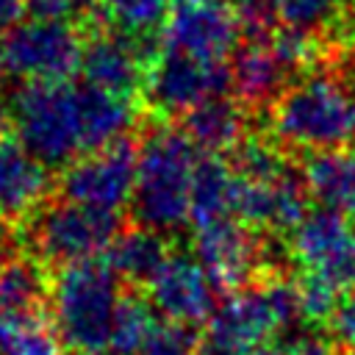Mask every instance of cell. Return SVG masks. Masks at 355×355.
Listing matches in <instances>:
<instances>
[{
    "label": "cell",
    "mask_w": 355,
    "mask_h": 355,
    "mask_svg": "<svg viewBox=\"0 0 355 355\" xmlns=\"http://www.w3.org/2000/svg\"><path fill=\"white\" fill-rule=\"evenodd\" d=\"M8 116L17 141L39 164L64 169L86 153L128 139L139 108L133 97L108 94L69 78L22 83L8 103Z\"/></svg>",
    "instance_id": "cell-1"
},
{
    "label": "cell",
    "mask_w": 355,
    "mask_h": 355,
    "mask_svg": "<svg viewBox=\"0 0 355 355\" xmlns=\"http://www.w3.org/2000/svg\"><path fill=\"white\" fill-rule=\"evenodd\" d=\"M197 147L183 128L158 125L136 150L133 216L158 233H175L189 222Z\"/></svg>",
    "instance_id": "cell-2"
},
{
    "label": "cell",
    "mask_w": 355,
    "mask_h": 355,
    "mask_svg": "<svg viewBox=\"0 0 355 355\" xmlns=\"http://www.w3.org/2000/svg\"><path fill=\"white\" fill-rule=\"evenodd\" d=\"M272 136L294 150L355 147V92L327 72L288 83L272 100Z\"/></svg>",
    "instance_id": "cell-3"
},
{
    "label": "cell",
    "mask_w": 355,
    "mask_h": 355,
    "mask_svg": "<svg viewBox=\"0 0 355 355\" xmlns=\"http://www.w3.org/2000/svg\"><path fill=\"white\" fill-rule=\"evenodd\" d=\"M302 319L297 283L266 280L233 291L211 319L197 341V355H250L272 336L297 327Z\"/></svg>",
    "instance_id": "cell-4"
},
{
    "label": "cell",
    "mask_w": 355,
    "mask_h": 355,
    "mask_svg": "<svg viewBox=\"0 0 355 355\" xmlns=\"http://www.w3.org/2000/svg\"><path fill=\"white\" fill-rule=\"evenodd\" d=\"M50 319L64 341L75 352H103L108 347L111 322L119 294V277L105 261L89 258L67 263L50 283Z\"/></svg>",
    "instance_id": "cell-5"
},
{
    "label": "cell",
    "mask_w": 355,
    "mask_h": 355,
    "mask_svg": "<svg viewBox=\"0 0 355 355\" xmlns=\"http://www.w3.org/2000/svg\"><path fill=\"white\" fill-rule=\"evenodd\" d=\"M83 36L67 19L25 17L0 42L3 72L22 83L69 80L80 69Z\"/></svg>",
    "instance_id": "cell-6"
},
{
    "label": "cell",
    "mask_w": 355,
    "mask_h": 355,
    "mask_svg": "<svg viewBox=\"0 0 355 355\" xmlns=\"http://www.w3.org/2000/svg\"><path fill=\"white\" fill-rule=\"evenodd\" d=\"M119 230V214L61 197L33 219V250L39 261L67 266L105 252Z\"/></svg>",
    "instance_id": "cell-7"
},
{
    "label": "cell",
    "mask_w": 355,
    "mask_h": 355,
    "mask_svg": "<svg viewBox=\"0 0 355 355\" xmlns=\"http://www.w3.org/2000/svg\"><path fill=\"white\" fill-rule=\"evenodd\" d=\"M227 89H230V64L158 47L155 58L147 67L141 92L158 114L178 116V114H189L191 108H197L211 97L225 94Z\"/></svg>",
    "instance_id": "cell-8"
},
{
    "label": "cell",
    "mask_w": 355,
    "mask_h": 355,
    "mask_svg": "<svg viewBox=\"0 0 355 355\" xmlns=\"http://www.w3.org/2000/svg\"><path fill=\"white\" fill-rule=\"evenodd\" d=\"M288 252L305 275L330 283L338 291L355 286V225L352 219L319 208L308 211L291 230Z\"/></svg>",
    "instance_id": "cell-9"
},
{
    "label": "cell",
    "mask_w": 355,
    "mask_h": 355,
    "mask_svg": "<svg viewBox=\"0 0 355 355\" xmlns=\"http://www.w3.org/2000/svg\"><path fill=\"white\" fill-rule=\"evenodd\" d=\"M136 150L128 139L86 153L64 166L58 191L64 200L119 214L133 200Z\"/></svg>",
    "instance_id": "cell-10"
},
{
    "label": "cell",
    "mask_w": 355,
    "mask_h": 355,
    "mask_svg": "<svg viewBox=\"0 0 355 355\" xmlns=\"http://www.w3.org/2000/svg\"><path fill=\"white\" fill-rule=\"evenodd\" d=\"M194 230V258L205 266L219 291L233 294L255 280L266 261V250L255 227L227 216Z\"/></svg>",
    "instance_id": "cell-11"
},
{
    "label": "cell",
    "mask_w": 355,
    "mask_h": 355,
    "mask_svg": "<svg viewBox=\"0 0 355 355\" xmlns=\"http://www.w3.org/2000/svg\"><path fill=\"white\" fill-rule=\"evenodd\" d=\"M161 42L158 39H133L125 33H94L83 44L80 55V75L83 83L119 94L133 97L144 89L147 67L155 58Z\"/></svg>",
    "instance_id": "cell-12"
},
{
    "label": "cell",
    "mask_w": 355,
    "mask_h": 355,
    "mask_svg": "<svg viewBox=\"0 0 355 355\" xmlns=\"http://www.w3.org/2000/svg\"><path fill=\"white\" fill-rule=\"evenodd\" d=\"M150 305L164 313L169 322L200 324L208 322L216 311V283L205 272V266L189 252H169L164 266L147 283Z\"/></svg>",
    "instance_id": "cell-13"
},
{
    "label": "cell",
    "mask_w": 355,
    "mask_h": 355,
    "mask_svg": "<svg viewBox=\"0 0 355 355\" xmlns=\"http://www.w3.org/2000/svg\"><path fill=\"white\" fill-rule=\"evenodd\" d=\"M241 31L233 17V8H225L219 0L180 3L172 17H166L158 42L164 50H178L200 58L225 61L239 47Z\"/></svg>",
    "instance_id": "cell-14"
},
{
    "label": "cell",
    "mask_w": 355,
    "mask_h": 355,
    "mask_svg": "<svg viewBox=\"0 0 355 355\" xmlns=\"http://www.w3.org/2000/svg\"><path fill=\"white\" fill-rule=\"evenodd\" d=\"M308 197L311 194L305 189V180L286 166L283 172L263 180L239 178L233 214L250 227L294 230L308 214Z\"/></svg>",
    "instance_id": "cell-15"
},
{
    "label": "cell",
    "mask_w": 355,
    "mask_h": 355,
    "mask_svg": "<svg viewBox=\"0 0 355 355\" xmlns=\"http://www.w3.org/2000/svg\"><path fill=\"white\" fill-rule=\"evenodd\" d=\"M50 191L47 166L17 139L0 136V225L33 214Z\"/></svg>",
    "instance_id": "cell-16"
},
{
    "label": "cell",
    "mask_w": 355,
    "mask_h": 355,
    "mask_svg": "<svg viewBox=\"0 0 355 355\" xmlns=\"http://www.w3.org/2000/svg\"><path fill=\"white\" fill-rule=\"evenodd\" d=\"M288 67L280 61L272 39H252L241 42L233 50L230 61V89L236 92L239 103L244 105H263L272 103L288 83Z\"/></svg>",
    "instance_id": "cell-17"
},
{
    "label": "cell",
    "mask_w": 355,
    "mask_h": 355,
    "mask_svg": "<svg viewBox=\"0 0 355 355\" xmlns=\"http://www.w3.org/2000/svg\"><path fill=\"white\" fill-rule=\"evenodd\" d=\"M302 180L322 208L355 219V147L311 153L305 158Z\"/></svg>",
    "instance_id": "cell-18"
},
{
    "label": "cell",
    "mask_w": 355,
    "mask_h": 355,
    "mask_svg": "<svg viewBox=\"0 0 355 355\" xmlns=\"http://www.w3.org/2000/svg\"><path fill=\"white\" fill-rule=\"evenodd\" d=\"M183 130L194 141V147L208 155L233 153V147L247 136L244 103L230 100L225 94L211 97L183 114Z\"/></svg>",
    "instance_id": "cell-19"
},
{
    "label": "cell",
    "mask_w": 355,
    "mask_h": 355,
    "mask_svg": "<svg viewBox=\"0 0 355 355\" xmlns=\"http://www.w3.org/2000/svg\"><path fill=\"white\" fill-rule=\"evenodd\" d=\"M236 186L239 175L222 155H200L194 166V180H191V208H189V222L194 227L236 216Z\"/></svg>",
    "instance_id": "cell-20"
},
{
    "label": "cell",
    "mask_w": 355,
    "mask_h": 355,
    "mask_svg": "<svg viewBox=\"0 0 355 355\" xmlns=\"http://www.w3.org/2000/svg\"><path fill=\"white\" fill-rule=\"evenodd\" d=\"M105 255H108L105 263L114 269L119 280L130 286H141V283L147 286L169 258V247L164 233L139 225L130 230H119L111 247L105 250Z\"/></svg>",
    "instance_id": "cell-21"
},
{
    "label": "cell",
    "mask_w": 355,
    "mask_h": 355,
    "mask_svg": "<svg viewBox=\"0 0 355 355\" xmlns=\"http://www.w3.org/2000/svg\"><path fill=\"white\" fill-rule=\"evenodd\" d=\"M47 297H50V280L39 258L6 255L0 261V311L3 313L42 311V302Z\"/></svg>",
    "instance_id": "cell-22"
},
{
    "label": "cell",
    "mask_w": 355,
    "mask_h": 355,
    "mask_svg": "<svg viewBox=\"0 0 355 355\" xmlns=\"http://www.w3.org/2000/svg\"><path fill=\"white\" fill-rule=\"evenodd\" d=\"M61 336L44 311L3 313L0 355H61Z\"/></svg>",
    "instance_id": "cell-23"
},
{
    "label": "cell",
    "mask_w": 355,
    "mask_h": 355,
    "mask_svg": "<svg viewBox=\"0 0 355 355\" xmlns=\"http://www.w3.org/2000/svg\"><path fill=\"white\" fill-rule=\"evenodd\" d=\"M100 17L108 19L116 33L133 39H153L166 22L169 0H97Z\"/></svg>",
    "instance_id": "cell-24"
},
{
    "label": "cell",
    "mask_w": 355,
    "mask_h": 355,
    "mask_svg": "<svg viewBox=\"0 0 355 355\" xmlns=\"http://www.w3.org/2000/svg\"><path fill=\"white\" fill-rule=\"evenodd\" d=\"M153 311L155 308L139 294H128L119 300L111 322V336H108V347L114 355H136L141 349V344L158 324Z\"/></svg>",
    "instance_id": "cell-25"
},
{
    "label": "cell",
    "mask_w": 355,
    "mask_h": 355,
    "mask_svg": "<svg viewBox=\"0 0 355 355\" xmlns=\"http://www.w3.org/2000/svg\"><path fill=\"white\" fill-rule=\"evenodd\" d=\"M280 25L302 28L319 33L322 28H336L347 14V0H277Z\"/></svg>",
    "instance_id": "cell-26"
},
{
    "label": "cell",
    "mask_w": 355,
    "mask_h": 355,
    "mask_svg": "<svg viewBox=\"0 0 355 355\" xmlns=\"http://www.w3.org/2000/svg\"><path fill=\"white\" fill-rule=\"evenodd\" d=\"M233 172L239 178H247V180H263V178H272L277 172L286 169V161L277 150L275 141H266V139H252V136H244L236 147H233V161H230Z\"/></svg>",
    "instance_id": "cell-27"
},
{
    "label": "cell",
    "mask_w": 355,
    "mask_h": 355,
    "mask_svg": "<svg viewBox=\"0 0 355 355\" xmlns=\"http://www.w3.org/2000/svg\"><path fill=\"white\" fill-rule=\"evenodd\" d=\"M297 283V297H300V313H302V319L305 322H311V324H322V322H327V319H333V313H336V308H338V288H333L330 283H324V280H319V277H313V275H300V280H294Z\"/></svg>",
    "instance_id": "cell-28"
},
{
    "label": "cell",
    "mask_w": 355,
    "mask_h": 355,
    "mask_svg": "<svg viewBox=\"0 0 355 355\" xmlns=\"http://www.w3.org/2000/svg\"><path fill=\"white\" fill-rule=\"evenodd\" d=\"M233 17L239 22L241 39H272V33L280 25V8L277 0H236Z\"/></svg>",
    "instance_id": "cell-29"
},
{
    "label": "cell",
    "mask_w": 355,
    "mask_h": 355,
    "mask_svg": "<svg viewBox=\"0 0 355 355\" xmlns=\"http://www.w3.org/2000/svg\"><path fill=\"white\" fill-rule=\"evenodd\" d=\"M272 47L277 50V55L288 67V72L311 67L316 61V55H319L316 33L302 31V28H288V25H283V28H277L272 33Z\"/></svg>",
    "instance_id": "cell-30"
},
{
    "label": "cell",
    "mask_w": 355,
    "mask_h": 355,
    "mask_svg": "<svg viewBox=\"0 0 355 355\" xmlns=\"http://www.w3.org/2000/svg\"><path fill=\"white\" fill-rule=\"evenodd\" d=\"M197 336L191 324L158 322L136 355H197Z\"/></svg>",
    "instance_id": "cell-31"
},
{
    "label": "cell",
    "mask_w": 355,
    "mask_h": 355,
    "mask_svg": "<svg viewBox=\"0 0 355 355\" xmlns=\"http://www.w3.org/2000/svg\"><path fill=\"white\" fill-rule=\"evenodd\" d=\"M330 324H333V333H336L338 344H341L349 355H355V286H352V288L347 291V297L338 302V308H336Z\"/></svg>",
    "instance_id": "cell-32"
},
{
    "label": "cell",
    "mask_w": 355,
    "mask_h": 355,
    "mask_svg": "<svg viewBox=\"0 0 355 355\" xmlns=\"http://www.w3.org/2000/svg\"><path fill=\"white\" fill-rule=\"evenodd\" d=\"M288 347H291L297 355H336L330 338L322 336L319 330H305V333L294 336V338L288 341Z\"/></svg>",
    "instance_id": "cell-33"
},
{
    "label": "cell",
    "mask_w": 355,
    "mask_h": 355,
    "mask_svg": "<svg viewBox=\"0 0 355 355\" xmlns=\"http://www.w3.org/2000/svg\"><path fill=\"white\" fill-rule=\"evenodd\" d=\"M28 14V0H0V33L17 28Z\"/></svg>",
    "instance_id": "cell-34"
},
{
    "label": "cell",
    "mask_w": 355,
    "mask_h": 355,
    "mask_svg": "<svg viewBox=\"0 0 355 355\" xmlns=\"http://www.w3.org/2000/svg\"><path fill=\"white\" fill-rule=\"evenodd\" d=\"M250 355H297L288 344H277V347H269V344H263V347H258L255 352H250Z\"/></svg>",
    "instance_id": "cell-35"
},
{
    "label": "cell",
    "mask_w": 355,
    "mask_h": 355,
    "mask_svg": "<svg viewBox=\"0 0 355 355\" xmlns=\"http://www.w3.org/2000/svg\"><path fill=\"white\" fill-rule=\"evenodd\" d=\"M344 78H347V83H349V89L355 92V53L347 58V64H344Z\"/></svg>",
    "instance_id": "cell-36"
},
{
    "label": "cell",
    "mask_w": 355,
    "mask_h": 355,
    "mask_svg": "<svg viewBox=\"0 0 355 355\" xmlns=\"http://www.w3.org/2000/svg\"><path fill=\"white\" fill-rule=\"evenodd\" d=\"M8 128H11V116H8V105L0 103V136H8Z\"/></svg>",
    "instance_id": "cell-37"
},
{
    "label": "cell",
    "mask_w": 355,
    "mask_h": 355,
    "mask_svg": "<svg viewBox=\"0 0 355 355\" xmlns=\"http://www.w3.org/2000/svg\"><path fill=\"white\" fill-rule=\"evenodd\" d=\"M178 3H202V0H178Z\"/></svg>",
    "instance_id": "cell-38"
},
{
    "label": "cell",
    "mask_w": 355,
    "mask_h": 355,
    "mask_svg": "<svg viewBox=\"0 0 355 355\" xmlns=\"http://www.w3.org/2000/svg\"><path fill=\"white\" fill-rule=\"evenodd\" d=\"M78 355H103V352H78Z\"/></svg>",
    "instance_id": "cell-39"
},
{
    "label": "cell",
    "mask_w": 355,
    "mask_h": 355,
    "mask_svg": "<svg viewBox=\"0 0 355 355\" xmlns=\"http://www.w3.org/2000/svg\"><path fill=\"white\" fill-rule=\"evenodd\" d=\"M0 72H3V58H0Z\"/></svg>",
    "instance_id": "cell-40"
}]
</instances>
